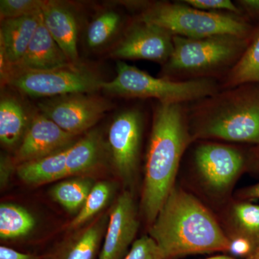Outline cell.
<instances>
[{"mask_svg": "<svg viewBox=\"0 0 259 259\" xmlns=\"http://www.w3.org/2000/svg\"><path fill=\"white\" fill-rule=\"evenodd\" d=\"M109 221V209L84 226L66 233L42 259H96L101 251Z\"/></svg>", "mask_w": 259, "mask_h": 259, "instance_id": "5bb4252c", "label": "cell"}, {"mask_svg": "<svg viewBox=\"0 0 259 259\" xmlns=\"http://www.w3.org/2000/svg\"><path fill=\"white\" fill-rule=\"evenodd\" d=\"M174 35L166 29L143 20L135 23L112 51V57L166 64L174 51Z\"/></svg>", "mask_w": 259, "mask_h": 259, "instance_id": "8fae6325", "label": "cell"}, {"mask_svg": "<svg viewBox=\"0 0 259 259\" xmlns=\"http://www.w3.org/2000/svg\"><path fill=\"white\" fill-rule=\"evenodd\" d=\"M187 109L192 139L259 145V83L221 90Z\"/></svg>", "mask_w": 259, "mask_h": 259, "instance_id": "3957f363", "label": "cell"}, {"mask_svg": "<svg viewBox=\"0 0 259 259\" xmlns=\"http://www.w3.org/2000/svg\"><path fill=\"white\" fill-rule=\"evenodd\" d=\"M120 15L115 11H106L99 15L89 25L87 41L90 48H98L106 44L119 28Z\"/></svg>", "mask_w": 259, "mask_h": 259, "instance_id": "484cf974", "label": "cell"}, {"mask_svg": "<svg viewBox=\"0 0 259 259\" xmlns=\"http://www.w3.org/2000/svg\"><path fill=\"white\" fill-rule=\"evenodd\" d=\"M194 164L206 190L214 196L224 195L234 185L246 164L239 148L218 143H202L194 150Z\"/></svg>", "mask_w": 259, "mask_h": 259, "instance_id": "9c48e42d", "label": "cell"}, {"mask_svg": "<svg viewBox=\"0 0 259 259\" xmlns=\"http://www.w3.org/2000/svg\"><path fill=\"white\" fill-rule=\"evenodd\" d=\"M18 165L14 158L6 154H1L0 157V187L2 190L6 188L10 183L13 174L17 171Z\"/></svg>", "mask_w": 259, "mask_h": 259, "instance_id": "f546056e", "label": "cell"}, {"mask_svg": "<svg viewBox=\"0 0 259 259\" xmlns=\"http://www.w3.org/2000/svg\"><path fill=\"white\" fill-rule=\"evenodd\" d=\"M45 2L42 0H1V20L38 14L41 13Z\"/></svg>", "mask_w": 259, "mask_h": 259, "instance_id": "4316f807", "label": "cell"}, {"mask_svg": "<svg viewBox=\"0 0 259 259\" xmlns=\"http://www.w3.org/2000/svg\"><path fill=\"white\" fill-rule=\"evenodd\" d=\"M226 222L228 238H245L253 245L255 252L259 250V204L245 201L234 202L228 209Z\"/></svg>", "mask_w": 259, "mask_h": 259, "instance_id": "44dd1931", "label": "cell"}, {"mask_svg": "<svg viewBox=\"0 0 259 259\" xmlns=\"http://www.w3.org/2000/svg\"><path fill=\"white\" fill-rule=\"evenodd\" d=\"M139 20L166 29L173 35L188 38L218 35L250 38L257 28L245 15L203 11L182 2L153 4L143 12Z\"/></svg>", "mask_w": 259, "mask_h": 259, "instance_id": "5b68a950", "label": "cell"}, {"mask_svg": "<svg viewBox=\"0 0 259 259\" xmlns=\"http://www.w3.org/2000/svg\"><path fill=\"white\" fill-rule=\"evenodd\" d=\"M221 83V90L247 83H259V26L243 55L225 75Z\"/></svg>", "mask_w": 259, "mask_h": 259, "instance_id": "603a6c76", "label": "cell"}, {"mask_svg": "<svg viewBox=\"0 0 259 259\" xmlns=\"http://www.w3.org/2000/svg\"><path fill=\"white\" fill-rule=\"evenodd\" d=\"M44 25L72 64H78V25L72 10L54 1H46L41 10Z\"/></svg>", "mask_w": 259, "mask_h": 259, "instance_id": "2e32d148", "label": "cell"}, {"mask_svg": "<svg viewBox=\"0 0 259 259\" xmlns=\"http://www.w3.org/2000/svg\"><path fill=\"white\" fill-rule=\"evenodd\" d=\"M236 5L248 19L259 18V0H240Z\"/></svg>", "mask_w": 259, "mask_h": 259, "instance_id": "d6a6232c", "label": "cell"}, {"mask_svg": "<svg viewBox=\"0 0 259 259\" xmlns=\"http://www.w3.org/2000/svg\"><path fill=\"white\" fill-rule=\"evenodd\" d=\"M239 196L243 199H259V183L241 190Z\"/></svg>", "mask_w": 259, "mask_h": 259, "instance_id": "836d02e7", "label": "cell"}, {"mask_svg": "<svg viewBox=\"0 0 259 259\" xmlns=\"http://www.w3.org/2000/svg\"><path fill=\"white\" fill-rule=\"evenodd\" d=\"M92 177H70L56 184L50 190V196L65 210L76 215L81 209L95 185Z\"/></svg>", "mask_w": 259, "mask_h": 259, "instance_id": "d4e9b609", "label": "cell"}, {"mask_svg": "<svg viewBox=\"0 0 259 259\" xmlns=\"http://www.w3.org/2000/svg\"><path fill=\"white\" fill-rule=\"evenodd\" d=\"M139 228L132 191L125 190L109 209V221L99 259H122L134 243Z\"/></svg>", "mask_w": 259, "mask_h": 259, "instance_id": "7c38bea8", "label": "cell"}, {"mask_svg": "<svg viewBox=\"0 0 259 259\" xmlns=\"http://www.w3.org/2000/svg\"><path fill=\"white\" fill-rule=\"evenodd\" d=\"M193 141L183 104L158 102L146 154L141 211L149 226L175 187L186 148Z\"/></svg>", "mask_w": 259, "mask_h": 259, "instance_id": "7a4b0ae2", "label": "cell"}, {"mask_svg": "<svg viewBox=\"0 0 259 259\" xmlns=\"http://www.w3.org/2000/svg\"><path fill=\"white\" fill-rule=\"evenodd\" d=\"M103 82L94 73L78 64L47 71L13 69L7 81L28 96L48 98L70 94H93L101 90Z\"/></svg>", "mask_w": 259, "mask_h": 259, "instance_id": "52a82bcc", "label": "cell"}, {"mask_svg": "<svg viewBox=\"0 0 259 259\" xmlns=\"http://www.w3.org/2000/svg\"><path fill=\"white\" fill-rule=\"evenodd\" d=\"M182 3L203 11H223L232 14L243 15L238 5L231 0H185Z\"/></svg>", "mask_w": 259, "mask_h": 259, "instance_id": "f1b7e54d", "label": "cell"}, {"mask_svg": "<svg viewBox=\"0 0 259 259\" xmlns=\"http://www.w3.org/2000/svg\"><path fill=\"white\" fill-rule=\"evenodd\" d=\"M77 136L66 132L44 114L30 119L28 129L15 151L17 165L60 152L70 147Z\"/></svg>", "mask_w": 259, "mask_h": 259, "instance_id": "4fadbf2b", "label": "cell"}, {"mask_svg": "<svg viewBox=\"0 0 259 259\" xmlns=\"http://www.w3.org/2000/svg\"><path fill=\"white\" fill-rule=\"evenodd\" d=\"M102 90L128 98H153L161 103L184 104L205 98L221 90L214 79L175 81L151 76L124 61L117 63V76L104 81Z\"/></svg>", "mask_w": 259, "mask_h": 259, "instance_id": "8992f818", "label": "cell"}, {"mask_svg": "<svg viewBox=\"0 0 259 259\" xmlns=\"http://www.w3.org/2000/svg\"><path fill=\"white\" fill-rule=\"evenodd\" d=\"M36 219L28 209L13 203L0 205V238L15 242L28 238L36 227Z\"/></svg>", "mask_w": 259, "mask_h": 259, "instance_id": "7402d4cb", "label": "cell"}, {"mask_svg": "<svg viewBox=\"0 0 259 259\" xmlns=\"http://www.w3.org/2000/svg\"><path fill=\"white\" fill-rule=\"evenodd\" d=\"M107 163H110L107 141L100 130H91L68 148L66 157L67 178H94Z\"/></svg>", "mask_w": 259, "mask_h": 259, "instance_id": "9a60e30c", "label": "cell"}, {"mask_svg": "<svg viewBox=\"0 0 259 259\" xmlns=\"http://www.w3.org/2000/svg\"><path fill=\"white\" fill-rule=\"evenodd\" d=\"M0 259H42V255L23 253L6 245H1Z\"/></svg>", "mask_w": 259, "mask_h": 259, "instance_id": "1f68e13d", "label": "cell"}, {"mask_svg": "<svg viewBox=\"0 0 259 259\" xmlns=\"http://www.w3.org/2000/svg\"><path fill=\"white\" fill-rule=\"evenodd\" d=\"M40 112L61 128L79 136L93 128L112 104L92 94H70L39 102Z\"/></svg>", "mask_w": 259, "mask_h": 259, "instance_id": "30bf717a", "label": "cell"}, {"mask_svg": "<svg viewBox=\"0 0 259 259\" xmlns=\"http://www.w3.org/2000/svg\"><path fill=\"white\" fill-rule=\"evenodd\" d=\"M71 62L56 44L42 22L40 23L23 59L13 69L47 71L67 67Z\"/></svg>", "mask_w": 259, "mask_h": 259, "instance_id": "e0dca14e", "label": "cell"}, {"mask_svg": "<svg viewBox=\"0 0 259 259\" xmlns=\"http://www.w3.org/2000/svg\"><path fill=\"white\" fill-rule=\"evenodd\" d=\"M246 259H259V250L255 252V253H253V255H250V256L248 257V258H247Z\"/></svg>", "mask_w": 259, "mask_h": 259, "instance_id": "d590c367", "label": "cell"}, {"mask_svg": "<svg viewBox=\"0 0 259 259\" xmlns=\"http://www.w3.org/2000/svg\"><path fill=\"white\" fill-rule=\"evenodd\" d=\"M144 117L136 109L117 114L110 124L107 146L109 161L125 190L132 191L139 171Z\"/></svg>", "mask_w": 259, "mask_h": 259, "instance_id": "ba28073f", "label": "cell"}, {"mask_svg": "<svg viewBox=\"0 0 259 259\" xmlns=\"http://www.w3.org/2000/svg\"><path fill=\"white\" fill-rule=\"evenodd\" d=\"M230 245L228 252L233 255L248 258L255 253L253 245L248 240L241 237L229 238Z\"/></svg>", "mask_w": 259, "mask_h": 259, "instance_id": "4dcf8cb0", "label": "cell"}, {"mask_svg": "<svg viewBox=\"0 0 259 259\" xmlns=\"http://www.w3.org/2000/svg\"><path fill=\"white\" fill-rule=\"evenodd\" d=\"M41 19V13L1 21L0 51L12 69L17 67L25 52Z\"/></svg>", "mask_w": 259, "mask_h": 259, "instance_id": "ac0fdd59", "label": "cell"}, {"mask_svg": "<svg viewBox=\"0 0 259 259\" xmlns=\"http://www.w3.org/2000/svg\"><path fill=\"white\" fill-rule=\"evenodd\" d=\"M117 190V184L100 181L94 185L79 212L63 229L66 233L79 229L104 212Z\"/></svg>", "mask_w": 259, "mask_h": 259, "instance_id": "cb8c5ba5", "label": "cell"}, {"mask_svg": "<svg viewBox=\"0 0 259 259\" xmlns=\"http://www.w3.org/2000/svg\"><path fill=\"white\" fill-rule=\"evenodd\" d=\"M205 259H235L233 257L229 256V255H214V256L209 257V258Z\"/></svg>", "mask_w": 259, "mask_h": 259, "instance_id": "e575fe53", "label": "cell"}, {"mask_svg": "<svg viewBox=\"0 0 259 259\" xmlns=\"http://www.w3.org/2000/svg\"><path fill=\"white\" fill-rule=\"evenodd\" d=\"M163 259L228 252L230 240L198 199L175 186L149 227Z\"/></svg>", "mask_w": 259, "mask_h": 259, "instance_id": "6da1fadb", "label": "cell"}, {"mask_svg": "<svg viewBox=\"0 0 259 259\" xmlns=\"http://www.w3.org/2000/svg\"><path fill=\"white\" fill-rule=\"evenodd\" d=\"M252 37L218 35L201 38L174 35V51L163 65L164 78L175 81L213 79L228 72Z\"/></svg>", "mask_w": 259, "mask_h": 259, "instance_id": "277c9868", "label": "cell"}, {"mask_svg": "<svg viewBox=\"0 0 259 259\" xmlns=\"http://www.w3.org/2000/svg\"><path fill=\"white\" fill-rule=\"evenodd\" d=\"M67 149L37 159L20 163L17 175L24 184L37 187L67 178L66 157Z\"/></svg>", "mask_w": 259, "mask_h": 259, "instance_id": "d6986e66", "label": "cell"}, {"mask_svg": "<svg viewBox=\"0 0 259 259\" xmlns=\"http://www.w3.org/2000/svg\"><path fill=\"white\" fill-rule=\"evenodd\" d=\"M122 259L163 258L156 242L149 236H144L134 241Z\"/></svg>", "mask_w": 259, "mask_h": 259, "instance_id": "83f0119b", "label": "cell"}, {"mask_svg": "<svg viewBox=\"0 0 259 259\" xmlns=\"http://www.w3.org/2000/svg\"><path fill=\"white\" fill-rule=\"evenodd\" d=\"M30 120L23 106L12 97H4L0 101V141L8 150L20 146Z\"/></svg>", "mask_w": 259, "mask_h": 259, "instance_id": "ffe728a7", "label": "cell"}]
</instances>
